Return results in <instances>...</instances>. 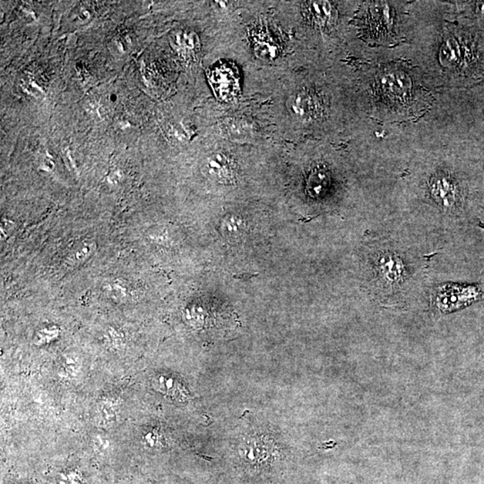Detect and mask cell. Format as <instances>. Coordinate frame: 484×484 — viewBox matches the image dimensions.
I'll use <instances>...</instances> for the list:
<instances>
[{"label":"cell","instance_id":"7c38bea8","mask_svg":"<svg viewBox=\"0 0 484 484\" xmlns=\"http://www.w3.org/2000/svg\"><path fill=\"white\" fill-rule=\"evenodd\" d=\"M96 243L93 241L87 240L76 245L67 258V264L79 265L89 260L96 251Z\"/></svg>","mask_w":484,"mask_h":484},{"label":"cell","instance_id":"30bf717a","mask_svg":"<svg viewBox=\"0 0 484 484\" xmlns=\"http://www.w3.org/2000/svg\"><path fill=\"white\" fill-rule=\"evenodd\" d=\"M154 388L159 390L163 394L169 396L171 398L183 401L188 398V392L183 388V385L175 379L160 376L154 379Z\"/></svg>","mask_w":484,"mask_h":484},{"label":"cell","instance_id":"8fae6325","mask_svg":"<svg viewBox=\"0 0 484 484\" xmlns=\"http://www.w3.org/2000/svg\"><path fill=\"white\" fill-rule=\"evenodd\" d=\"M308 16L318 25H324L332 18V6L327 1L306 3Z\"/></svg>","mask_w":484,"mask_h":484},{"label":"cell","instance_id":"277c9868","mask_svg":"<svg viewBox=\"0 0 484 484\" xmlns=\"http://www.w3.org/2000/svg\"><path fill=\"white\" fill-rule=\"evenodd\" d=\"M374 267L379 282L386 287H398L405 280V265L401 258L392 252H382L376 255Z\"/></svg>","mask_w":484,"mask_h":484},{"label":"cell","instance_id":"5b68a950","mask_svg":"<svg viewBox=\"0 0 484 484\" xmlns=\"http://www.w3.org/2000/svg\"><path fill=\"white\" fill-rule=\"evenodd\" d=\"M430 195L439 206L452 210L460 201L459 185L449 175L440 173L432 178L430 183Z\"/></svg>","mask_w":484,"mask_h":484},{"label":"cell","instance_id":"8992f818","mask_svg":"<svg viewBox=\"0 0 484 484\" xmlns=\"http://www.w3.org/2000/svg\"><path fill=\"white\" fill-rule=\"evenodd\" d=\"M394 25V16L386 5L379 3L368 10L365 21V30L373 40H384L391 35Z\"/></svg>","mask_w":484,"mask_h":484},{"label":"cell","instance_id":"ac0fdd59","mask_svg":"<svg viewBox=\"0 0 484 484\" xmlns=\"http://www.w3.org/2000/svg\"><path fill=\"white\" fill-rule=\"evenodd\" d=\"M258 273H251V272H247V273H240V274H235L233 275L234 279H237V280H241L243 282H246L248 280H250V279L258 277Z\"/></svg>","mask_w":484,"mask_h":484},{"label":"cell","instance_id":"7a4b0ae2","mask_svg":"<svg viewBox=\"0 0 484 484\" xmlns=\"http://www.w3.org/2000/svg\"><path fill=\"white\" fill-rule=\"evenodd\" d=\"M439 59L444 67L466 74H473L480 67L475 42L459 33H448L445 36L440 45Z\"/></svg>","mask_w":484,"mask_h":484},{"label":"cell","instance_id":"52a82bcc","mask_svg":"<svg viewBox=\"0 0 484 484\" xmlns=\"http://www.w3.org/2000/svg\"><path fill=\"white\" fill-rule=\"evenodd\" d=\"M287 107L292 116L304 123L317 119L321 110L317 97L308 91L292 94L287 100Z\"/></svg>","mask_w":484,"mask_h":484},{"label":"cell","instance_id":"3957f363","mask_svg":"<svg viewBox=\"0 0 484 484\" xmlns=\"http://www.w3.org/2000/svg\"><path fill=\"white\" fill-rule=\"evenodd\" d=\"M484 294L477 285L446 284L435 294L436 307L440 311H454L482 300Z\"/></svg>","mask_w":484,"mask_h":484},{"label":"cell","instance_id":"4fadbf2b","mask_svg":"<svg viewBox=\"0 0 484 484\" xmlns=\"http://www.w3.org/2000/svg\"><path fill=\"white\" fill-rule=\"evenodd\" d=\"M328 174L323 171H317L311 175L308 180V190L311 195H321L328 185Z\"/></svg>","mask_w":484,"mask_h":484},{"label":"cell","instance_id":"2e32d148","mask_svg":"<svg viewBox=\"0 0 484 484\" xmlns=\"http://www.w3.org/2000/svg\"><path fill=\"white\" fill-rule=\"evenodd\" d=\"M107 291L110 292V294H115L117 297L125 298L127 295V287L124 284H121L120 282L117 281L110 284L106 287Z\"/></svg>","mask_w":484,"mask_h":484},{"label":"cell","instance_id":"6da1fadb","mask_svg":"<svg viewBox=\"0 0 484 484\" xmlns=\"http://www.w3.org/2000/svg\"><path fill=\"white\" fill-rule=\"evenodd\" d=\"M238 465L245 476L251 478H267L275 475L280 465V455L273 445L255 439L241 446Z\"/></svg>","mask_w":484,"mask_h":484},{"label":"cell","instance_id":"ba28073f","mask_svg":"<svg viewBox=\"0 0 484 484\" xmlns=\"http://www.w3.org/2000/svg\"><path fill=\"white\" fill-rule=\"evenodd\" d=\"M381 83H378L376 93L382 102L386 103H399L405 102L409 96L410 83L403 76L395 74H385Z\"/></svg>","mask_w":484,"mask_h":484},{"label":"cell","instance_id":"9c48e42d","mask_svg":"<svg viewBox=\"0 0 484 484\" xmlns=\"http://www.w3.org/2000/svg\"><path fill=\"white\" fill-rule=\"evenodd\" d=\"M204 168L209 176L219 183H229L234 179V164L230 158L223 153L212 154L207 158Z\"/></svg>","mask_w":484,"mask_h":484},{"label":"cell","instance_id":"5bb4252c","mask_svg":"<svg viewBox=\"0 0 484 484\" xmlns=\"http://www.w3.org/2000/svg\"><path fill=\"white\" fill-rule=\"evenodd\" d=\"M214 83H217L215 88L220 89L221 94H224L225 92L224 89H227V93H233L234 89H235V80L233 76V72L231 71H224V70H220L219 72L215 73Z\"/></svg>","mask_w":484,"mask_h":484},{"label":"cell","instance_id":"9a60e30c","mask_svg":"<svg viewBox=\"0 0 484 484\" xmlns=\"http://www.w3.org/2000/svg\"><path fill=\"white\" fill-rule=\"evenodd\" d=\"M59 335V330L56 328H45L38 332L35 341L38 345L45 344L55 339Z\"/></svg>","mask_w":484,"mask_h":484},{"label":"cell","instance_id":"e0dca14e","mask_svg":"<svg viewBox=\"0 0 484 484\" xmlns=\"http://www.w3.org/2000/svg\"><path fill=\"white\" fill-rule=\"evenodd\" d=\"M258 55L261 56V58L271 59L277 55V49L275 48V46L267 45V43H261L258 46Z\"/></svg>","mask_w":484,"mask_h":484},{"label":"cell","instance_id":"d6986e66","mask_svg":"<svg viewBox=\"0 0 484 484\" xmlns=\"http://www.w3.org/2000/svg\"><path fill=\"white\" fill-rule=\"evenodd\" d=\"M478 8L480 15L484 16V2H480L478 4Z\"/></svg>","mask_w":484,"mask_h":484}]
</instances>
